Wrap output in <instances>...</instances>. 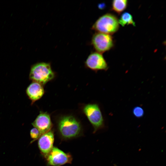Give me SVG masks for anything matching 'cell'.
<instances>
[{
  "instance_id": "cell-1",
  "label": "cell",
  "mask_w": 166,
  "mask_h": 166,
  "mask_svg": "<svg viewBox=\"0 0 166 166\" xmlns=\"http://www.w3.org/2000/svg\"><path fill=\"white\" fill-rule=\"evenodd\" d=\"M57 128L60 137L64 140L77 137L80 135L81 132L80 122L71 116L61 117L57 123Z\"/></svg>"
},
{
  "instance_id": "cell-2",
  "label": "cell",
  "mask_w": 166,
  "mask_h": 166,
  "mask_svg": "<svg viewBox=\"0 0 166 166\" xmlns=\"http://www.w3.org/2000/svg\"><path fill=\"white\" fill-rule=\"evenodd\" d=\"M55 73L49 63L39 62L31 67L29 78L33 82H38L42 85L52 80Z\"/></svg>"
},
{
  "instance_id": "cell-3",
  "label": "cell",
  "mask_w": 166,
  "mask_h": 166,
  "mask_svg": "<svg viewBox=\"0 0 166 166\" xmlns=\"http://www.w3.org/2000/svg\"><path fill=\"white\" fill-rule=\"evenodd\" d=\"M119 28L118 19L114 15L109 13L99 18L92 27V29L98 32L111 34L116 32Z\"/></svg>"
},
{
  "instance_id": "cell-4",
  "label": "cell",
  "mask_w": 166,
  "mask_h": 166,
  "mask_svg": "<svg viewBox=\"0 0 166 166\" xmlns=\"http://www.w3.org/2000/svg\"><path fill=\"white\" fill-rule=\"evenodd\" d=\"M83 111L94 128V132L103 128L104 121L100 109L96 104L85 105Z\"/></svg>"
},
{
  "instance_id": "cell-5",
  "label": "cell",
  "mask_w": 166,
  "mask_h": 166,
  "mask_svg": "<svg viewBox=\"0 0 166 166\" xmlns=\"http://www.w3.org/2000/svg\"><path fill=\"white\" fill-rule=\"evenodd\" d=\"M91 43L97 52L101 53L109 50L113 45L111 35L98 32L93 35Z\"/></svg>"
},
{
  "instance_id": "cell-6",
  "label": "cell",
  "mask_w": 166,
  "mask_h": 166,
  "mask_svg": "<svg viewBox=\"0 0 166 166\" xmlns=\"http://www.w3.org/2000/svg\"><path fill=\"white\" fill-rule=\"evenodd\" d=\"M45 157L48 165L53 166H60L70 164L72 160V156L69 153H65L55 147H53Z\"/></svg>"
},
{
  "instance_id": "cell-7",
  "label": "cell",
  "mask_w": 166,
  "mask_h": 166,
  "mask_svg": "<svg viewBox=\"0 0 166 166\" xmlns=\"http://www.w3.org/2000/svg\"><path fill=\"white\" fill-rule=\"evenodd\" d=\"M85 66L94 71L106 70L108 68L107 64L101 53L97 52L91 53L85 61Z\"/></svg>"
},
{
  "instance_id": "cell-8",
  "label": "cell",
  "mask_w": 166,
  "mask_h": 166,
  "mask_svg": "<svg viewBox=\"0 0 166 166\" xmlns=\"http://www.w3.org/2000/svg\"><path fill=\"white\" fill-rule=\"evenodd\" d=\"M32 124L38 130L41 136L51 130L52 127L50 115L46 112H40Z\"/></svg>"
},
{
  "instance_id": "cell-9",
  "label": "cell",
  "mask_w": 166,
  "mask_h": 166,
  "mask_svg": "<svg viewBox=\"0 0 166 166\" xmlns=\"http://www.w3.org/2000/svg\"><path fill=\"white\" fill-rule=\"evenodd\" d=\"M54 141L53 132L51 130L42 135L38 138V148L45 157L53 148Z\"/></svg>"
},
{
  "instance_id": "cell-10",
  "label": "cell",
  "mask_w": 166,
  "mask_h": 166,
  "mask_svg": "<svg viewBox=\"0 0 166 166\" xmlns=\"http://www.w3.org/2000/svg\"><path fill=\"white\" fill-rule=\"evenodd\" d=\"M26 93L33 103L41 98L44 93L43 85L35 82H32L27 87Z\"/></svg>"
},
{
  "instance_id": "cell-11",
  "label": "cell",
  "mask_w": 166,
  "mask_h": 166,
  "mask_svg": "<svg viewBox=\"0 0 166 166\" xmlns=\"http://www.w3.org/2000/svg\"><path fill=\"white\" fill-rule=\"evenodd\" d=\"M128 1L126 0H115L112 2V10L116 13L120 14L126 8Z\"/></svg>"
},
{
  "instance_id": "cell-12",
  "label": "cell",
  "mask_w": 166,
  "mask_h": 166,
  "mask_svg": "<svg viewBox=\"0 0 166 166\" xmlns=\"http://www.w3.org/2000/svg\"><path fill=\"white\" fill-rule=\"evenodd\" d=\"M118 21L119 23L123 26L128 25L135 26V23L133 20L132 16L128 12L123 13Z\"/></svg>"
},
{
  "instance_id": "cell-13",
  "label": "cell",
  "mask_w": 166,
  "mask_h": 166,
  "mask_svg": "<svg viewBox=\"0 0 166 166\" xmlns=\"http://www.w3.org/2000/svg\"><path fill=\"white\" fill-rule=\"evenodd\" d=\"M132 113L134 116L139 118L142 117L144 115V111L143 109L139 106L135 107L133 109Z\"/></svg>"
},
{
  "instance_id": "cell-14",
  "label": "cell",
  "mask_w": 166,
  "mask_h": 166,
  "mask_svg": "<svg viewBox=\"0 0 166 166\" xmlns=\"http://www.w3.org/2000/svg\"><path fill=\"white\" fill-rule=\"evenodd\" d=\"M30 134L31 137L34 140L38 139L41 136L39 131L35 127L32 128L30 130Z\"/></svg>"
}]
</instances>
